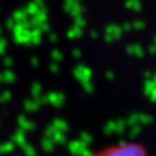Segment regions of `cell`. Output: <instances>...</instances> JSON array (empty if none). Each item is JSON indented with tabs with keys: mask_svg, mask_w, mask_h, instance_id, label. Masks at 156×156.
<instances>
[{
	"mask_svg": "<svg viewBox=\"0 0 156 156\" xmlns=\"http://www.w3.org/2000/svg\"><path fill=\"white\" fill-rule=\"evenodd\" d=\"M101 156H145V155L139 147L134 145H123L118 147H113L103 152Z\"/></svg>",
	"mask_w": 156,
	"mask_h": 156,
	"instance_id": "1",
	"label": "cell"
},
{
	"mask_svg": "<svg viewBox=\"0 0 156 156\" xmlns=\"http://www.w3.org/2000/svg\"><path fill=\"white\" fill-rule=\"evenodd\" d=\"M3 76H4V83H14L15 81V74L11 70L3 71Z\"/></svg>",
	"mask_w": 156,
	"mask_h": 156,
	"instance_id": "2",
	"label": "cell"
},
{
	"mask_svg": "<svg viewBox=\"0 0 156 156\" xmlns=\"http://www.w3.org/2000/svg\"><path fill=\"white\" fill-rule=\"evenodd\" d=\"M25 19H26V12H23V11H16L15 14H14V21L15 22H17V23H21V22H25Z\"/></svg>",
	"mask_w": 156,
	"mask_h": 156,
	"instance_id": "3",
	"label": "cell"
},
{
	"mask_svg": "<svg viewBox=\"0 0 156 156\" xmlns=\"http://www.w3.org/2000/svg\"><path fill=\"white\" fill-rule=\"evenodd\" d=\"M12 150V144L11 143H5V144H0V154L9 152Z\"/></svg>",
	"mask_w": 156,
	"mask_h": 156,
	"instance_id": "4",
	"label": "cell"
},
{
	"mask_svg": "<svg viewBox=\"0 0 156 156\" xmlns=\"http://www.w3.org/2000/svg\"><path fill=\"white\" fill-rule=\"evenodd\" d=\"M10 98H11V94L8 90H5V91H3L2 94H0V102H2V103L8 102Z\"/></svg>",
	"mask_w": 156,
	"mask_h": 156,
	"instance_id": "5",
	"label": "cell"
},
{
	"mask_svg": "<svg viewBox=\"0 0 156 156\" xmlns=\"http://www.w3.org/2000/svg\"><path fill=\"white\" fill-rule=\"evenodd\" d=\"M6 49V41L5 38H0V55H3Z\"/></svg>",
	"mask_w": 156,
	"mask_h": 156,
	"instance_id": "6",
	"label": "cell"
},
{
	"mask_svg": "<svg viewBox=\"0 0 156 156\" xmlns=\"http://www.w3.org/2000/svg\"><path fill=\"white\" fill-rule=\"evenodd\" d=\"M15 25H16V23H15V21H14L12 19H9V20H8V22H6V27H8L9 30H11V31L14 30Z\"/></svg>",
	"mask_w": 156,
	"mask_h": 156,
	"instance_id": "7",
	"label": "cell"
},
{
	"mask_svg": "<svg viewBox=\"0 0 156 156\" xmlns=\"http://www.w3.org/2000/svg\"><path fill=\"white\" fill-rule=\"evenodd\" d=\"M3 63H4V65H6V66H11L14 62H12V59H11V58L5 57V58H4V60H3Z\"/></svg>",
	"mask_w": 156,
	"mask_h": 156,
	"instance_id": "8",
	"label": "cell"
},
{
	"mask_svg": "<svg viewBox=\"0 0 156 156\" xmlns=\"http://www.w3.org/2000/svg\"><path fill=\"white\" fill-rule=\"evenodd\" d=\"M27 12H30V14H34L36 12V10H37V8H36V5H33V4H30L28 5V8H27Z\"/></svg>",
	"mask_w": 156,
	"mask_h": 156,
	"instance_id": "9",
	"label": "cell"
},
{
	"mask_svg": "<svg viewBox=\"0 0 156 156\" xmlns=\"http://www.w3.org/2000/svg\"><path fill=\"white\" fill-rule=\"evenodd\" d=\"M4 83V76H3V73H0V84Z\"/></svg>",
	"mask_w": 156,
	"mask_h": 156,
	"instance_id": "10",
	"label": "cell"
}]
</instances>
